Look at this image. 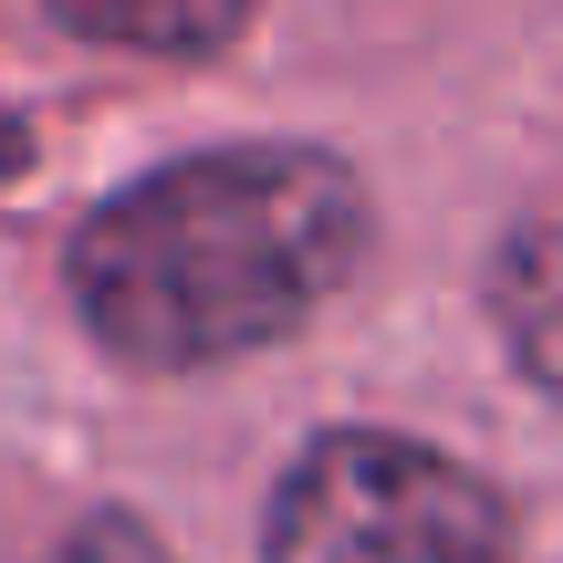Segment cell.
Returning a JSON list of instances; mask_svg holds the SVG:
<instances>
[{
    "label": "cell",
    "instance_id": "2",
    "mask_svg": "<svg viewBox=\"0 0 563 563\" xmlns=\"http://www.w3.org/2000/svg\"><path fill=\"white\" fill-rule=\"evenodd\" d=\"M511 511L481 470L397 428H323L272 490L262 563H501Z\"/></svg>",
    "mask_w": 563,
    "mask_h": 563
},
{
    "label": "cell",
    "instance_id": "1",
    "mask_svg": "<svg viewBox=\"0 0 563 563\" xmlns=\"http://www.w3.org/2000/svg\"><path fill=\"white\" fill-rule=\"evenodd\" d=\"M365 188L323 146H199L125 178L63 251L84 334L115 365L188 376L302 334L365 262Z\"/></svg>",
    "mask_w": 563,
    "mask_h": 563
},
{
    "label": "cell",
    "instance_id": "4",
    "mask_svg": "<svg viewBox=\"0 0 563 563\" xmlns=\"http://www.w3.org/2000/svg\"><path fill=\"white\" fill-rule=\"evenodd\" d=\"M42 11H53L63 32H84V42H115V53L199 63L251 21V0H42Z\"/></svg>",
    "mask_w": 563,
    "mask_h": 563
},
{
    "label": "cell",
    "instance_id": "6",
    "mask_svg": "<svg viewBox=\"0 0 563 563\" xmlns=\"http://www.w3.org/2000/svg\"><path fill=\"white\" fill-rule=\"evenodd\" d=\"M21 157H32V136H21V125H11V115H0V178H11V167H21Z\"/></svg>",
    "mask_w": 563,
    "mask_h": 563
},
{
    "label": "cell",
    "instance_id": "3",
    "mask_svg": "<svg viewBox=\"0 0 563 563\" xmlns=\"http://www.w3.org/2000/svg\"><path fill=\"white\" fill-rule=\"evenodd\" d=\"M490 323L501 355L563 407V220H522L490 251Z\"/></svg>",
    "mask_w": 563,
    "mask_h": 563
},
{
    "label": "cell",
    "instance_id": "5",
    "mask_svg": "<svg viewBox=\"0 0 563 563\" xmlns=\"http://www.w3.org/2000/svg\"><path fill=\"white\" fill-rule=\"evenodd\" d=\"M63 563H167V543L136 522V511H84L74 543H63Z\"/></svg>",
    "mask_w": 563,
    "mask_h": 563
}]
</instances>
